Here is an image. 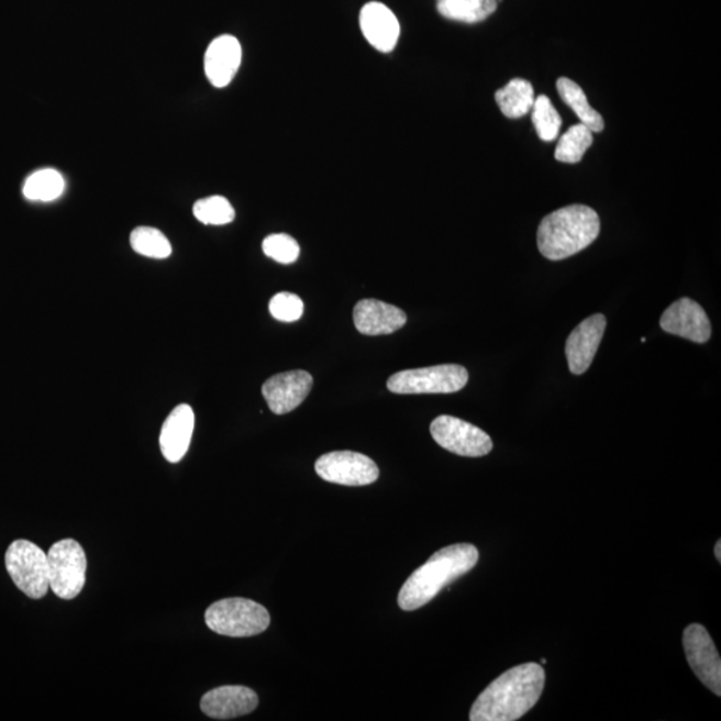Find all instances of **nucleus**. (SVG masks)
<instances>
[{
	"instance_id": "6ab92c4d",
	"label": "nucleus",
	"mask_w": 721,
	"mask_h": 721,
	"mask_svg": "<svg viewBox=\"0 0 721 721\" xmlns=\"http://www.w3.org/2000/svg\"><path fill=\"white\" fill-rule=\"evenodd\" d=\"M558 96L562 97L563 102L574 111V113L579 117V120L583 124L590 130L592 133H601L606 127V122L602 120L599 111H596L592 106L589 104L586 95L579 85L570 80L569 78H561L556 84Z\"/></svg>"
},
{
	"instance_id": "f03ea898",
	"label": "nucleus",
	"mask_w": 721,
	"mask_h": 721,
	"mask_svg": "<svg viewBox=\"0 0 721 721\" xmlns=\"http://www.w3.org/2000/svg\"><path fill=\"white\" fill-rule=\"evenodd\" d=\"M478 551L472 544L446 546L415 569L403 584L399 606L403 611H415L431 602L446 586L468 574L478 563Z\"/></svg>"
},
{
	"instance_id": "4468645a",
	"label": "nucleus",
	"mask_w": 721,
	"mask_h": 721,
	"mask_svg": "<svg viewBox=\"0 0 721 721\" xmlns=\"http://www.w3.org/2000/svg\"><path fill=\"white\" fill-rule=\"evenodd\" d=\"M258 696L244 686H223L203 695L201 710L207 717L230 720L252 713L258 707Z\"/></svg>"
},
{
	"instance_id": "6e6552de",
	"label": "nucleus",
	"mask_w": 721,
	"mask_h": 721,
	"mask_svg": "<svg viewBox=\"0 0 721 721\" xmlns=\"http://www.w3.org/2000/svg\"><path fill=\"white\" fill-rule=\"evenodd\" d=\"M431 434L441 447L463 457H482L493 450L488 433L452 415H440L434 420Z\"/></svg>"
},
{
	"instance_id": "393cba45",
	"label": "nucleus",
	"mask_w": 721,
	"mask_h": 721,
	"mask_svg": "<svg viewBox=\"0 0 721 721\" xmlns=\"http://www.w3.org/2000/svg\"><path fill=\"white\" fill-rule=\"evenodd\" d=\"M532 121L541 141H555L561 133L563 120L548 97L540 96L534 99Z\"/></svg>"
},
{
	"instance_id": "a878e982",
	"label": "nucleus",
	"mask_w": 721,
	"mask_h": 721,
	"mask_svg": "<svg viewBox=\"0 0 721 721\" xmlns=\"http://www.w3.org/2000/svg\"><path fill=\"white\" fill-rule=\"evenodd\" d=\"M192 214L203 225L222 226L233 222L235 211L225 197L213 196L197 201L192 208Z\"/></svg>"
},
{
	"instance_id": "b1692460",
	"label": "nucleus",
	"mask_w": 721,
	"mask_h": 721,
	"mask_svg": "<svg viewBox=\"0 0 721 721\" xmlns=\"http://www.w3.org/2000/svg\"><path fill=\"white\" fill-rule=\"evenodd\" d=\"M130 245L135 253L153 259H166L171 256L173 247L166 235L158 229L141 226L130 234Z\"/></svg>"
},
{
	"instance_id": "4be33fe9",
	"label": "nucleus",
	"mask_w": 721,
	"mask_h": 721,
	"mask_svg": "<svg viewBox=\"0 0 721 721\" xmlns=\"http://www.w3.org/2000/svg\"><path fill=\"white\" fill-rule=\"evenodd\" d=\"M65 191V179L54 169H43L30 176L23 186V195L30 201L52 202Z\"/></svg>"
},
{
	"instance_id": "ddd939ff",
	"label": "nucleus",
	"mask_w": 721,
	"mask_h": 721,
	"mask_svg": "<svg viewBox=\"0 0 721 721\" xmlns=\"http://www.w3.org/2000/svg\"><path fill=\"white\" fill-rule=\"evenodd\" d=\"M606 328V315L594 314L584 320L569 334L567 344H565V356H567L572 375L580 376L592 365Z\"/></svg>"
},
{
	"instance_id": "c85d7f7f",
	"label": "nucleus",
	"mask_w": 721,
	"mask_h": 721,
	"mask_svg": "<svg viewBox=\"0 0 721 721\" xmlns=\"http://www.w3.org/2000/svg\"><path fill=\"white\" fill-rule=\"evenodd\" d=\"M714 555H717L718 562H721V541L719 540L717 545H714Z\"/></svg>"
},
{
	"instance_id": "9d476101",
	"label": "nucleus",
	"mask_w": 721,
	"mask_h": 721,
	"mask_svg": "<svg viewBox=\"0 0 721 721\" xmlns=\"http://www.w3.org/2000/svg\"><path fill=\"white\" fill-rule=\"evenodd\" d=\"M689 667L698 679L714 695H721V661L710 633L700 624L686 628L683 635Z\"/></svg>"
},
{
	"instance_id": "20e7f679",
	"label": "nucleus",
	"mask_w": 721,
	"mask_h": 721,
	"mask_svg": "<svg viewBox=\"0 0 721 721\" xmlns=\"http://www.w3.org/2000/svg\"><path fill=\"white\" fill-rule=\"evenodd\" d=\"M211 631L229 637H252L269 628L270 614L258 602L232 598L214 602L204 613Z\"/></svg>"
},
{
	"instance_id": "423d86ee",
	"label": "nucleus",
	"mask_w": 721,
	"mask_h": 721,
	"mask_svg": "<svg viewBox=\"0 0 721 721\" xmlns=\"http://www.w3.org/2000/svg\"><path fill=\"white\" fill-rule=\"evenodd\" d=\"M11 580L30 599L45 598L49 589L47 555L27 540H16L5 552Z\"/></svg>"
},
{
	"instance_id": "1a4fd4ad",
	"label": "nucleus",
	"mask_w": 721,
	"mask_h": 721,
	"mask_svg": "<svg viewBox=\"0 0 721 721\" xmlns=\"http://www.w3.org/2000/svg\"><path fill=\"white\" fill-rule=\"evenodd\" d=\"M315 472L322 480L346 487H364L377 481L380 469L368 456L357 452H332L317 459Z\"/></svg>"
},
{
	"instance_id": "bb28decb",
	"label": "nucleus",
	"mask_w": 721,
	"mask_h": 721,
	"mask_svg": "<svg viewBox=\"0 0 721 721\" xmlns=\"http://www.w3.org/2000/svg\"><path fill=\"white\" fill-rule=\"evenodd\" d=\"M265 256L275 259L276 263L289 265L296 263L300 257V245L288 234H271L263 242Z\"/></svg>"
},
{
	"instance_id": "f257e3e1",
	"label": "nucleus",
	"mask_w": 721,
	"mask_h": 721,
	"mask_svg": "<svg viewBox=\"0 0 721 721\" xmlns=\"http://www.w3.org/2000/svg\"><path fill=\"white\" fill-rule=\"evenodd\" d=\"M545 687L544 668L537 663L518 665L484 689L472 707V721H514L537 705Z\"/></svg>"
},
{
	"instance_id": "412c9836",
	"label": "nucleus",
	"mask_w": 721,
	"mask_h": 721,
	"mask_svg": "<svg viewBox=\"0 0 721 721\" xmlns=\"http://www.w3.org/2000/svg\"><path fill=\"white\" fill-rule=\"evenodd\" d=\"M497 5V0H437V11L446 20L468 24L488 20Z\"/></svg>"
},
{
	"instance_id": "a211bd4d",
	"label": "nucleus",
	"mask_w": 721,
	"mask_h": 721,
	"mask_svg": "<svg viewBox=\"0 0 721 721\" xmlns=\"http://www.w3.org/2000/svg\"><path fill=\"white\" fill-rule=\"evenodd\" d=\"M354 325L365 335H387L406 325L407 314L393 304L378 300H363L353 312Z\"/></svg>"
},
{
	"instance_id": "f3484780",
	"label": "nucleus",
	"mask_w": 721,
	"mask_h": 721,
	"mask_svg": "<svg viewBox=\"0 0 721 721\" xmlns=\"http://www.w3.org/2000/svg\"><path fill=\"white\" fill-rule=\"evenodd\" d=\"M196 415L188 403H180L164 422L159 436L162 455L171 464H177L189 451Z\"/></svg>"
},
{
	"instance_id": "cd10ccee",
	"label": "nucleus",
	"mask_w": 721,
	"mask_h": 721,
	"mask_svg": "<svg viewBox=\"0 0 721 721\" xmlns=\"http://www.w3.org/2000/svg\"><path fill=\"white\" fill-rule=\"evenodd\" d=\"M269 310L278 321L295 322L303 314V302L300 297L284 291L271 298Z\"/></svg>"
},
{
	"instance_id": "5701e85b",
	"label": "nucleus",
	"mask_w": 721,
	"mask_h": 721,
	"mask_svg": "<svg viewBox=\"0 0 721 721\" xmlns=\"http://www.w3.org/2000/svg\"><path fill=\"white\" fill-rule=\"evenodd\" d=\"M592 143L594 133L586 124L577 123L558 141L555 158L563 164H579Z\"/></svg>"
},
{
	"instance_id": "0eeeda50",
	"label": "nucleus",
	"mask_w": 721,
	"mask_h": 721,
	"mask_svg": "<svg viewBox=\"0 0 721 721\" xmlns=\"http://www.w3.org/2000/svg\"><path fill=\"white\" fill-rule=\"evenodd\" d=\"M49 589L62 600H73L86 583V553L73 539L60 540L47 553Z\"/></svg>"
},
{
	"instance_id": "dca6fc26",
	"label": "nucleus",
	"mask_w": 721,
	"mask_h": 721,
	"mask_svg": "<svg viewBox=\"0 0 721 721\" xmlns=\"http://www.w3.org/2000/svg\"><path fill=\"white\" fill-rule=\"evenodd\" d=\"M242 62L241 43L233 35H221L210 43L204 54V74L209 82L223 89L232 82Z\"/></svg>"
},
{
	"instance_id": "7ed1b4c3",
	"label": "nucleus",
	"mask_w": 721,
	"mask_h": 721,
	"mask_svg": "<svg viewBox=\"0 0 721 721\" xmlns=\"http://www.w3.org/2000/svg\"><path fill=\"white\" fill-rule=\"evenodd\" d=\"M599 234V214L586 204H570L541 221L539 251L546 259L562 260L592 245Z\"/></svg>"
},
{
	"instance_id": "2eb2a0df",
	"label": "nucleus",
	"mask_w": 721,
	"mask_h": 721,
	"mask_svg": "<svg viewBox=\"0 0 721 721\" xmlns=\"http://www.w3.org/2000/svg\"><path fill=\"white\" fill-rule=\"evenodd\" d=\"M359 26L365 40L378 52H393L399 42L400 22L384 3H366L359 12Z\"/></svg>"
},
{
	"instance_id": "aec40b11",
	"label": "nucleus",
	"mask_w": 721,
	"mask_h": 721,
	"mask_svg": "<svg viewBox=\"0 0 721 721\" xmlns=\"http://www.w3.org/2000/svg\"><path fill=\"white\" fill-rule=\"evenodd\" d=\"M501 113L511 120L530 114L534 103L533 86L525 79L514 78L496 92Z\"/></svg>"
},
{
	"instance_id": "f8f14e48",
	"label": "nucleus",
	"mask_w": 721,
	"mask_h": 721,
	"mask_svg": "<svg viewBox=\"0 0 721 721\" xmlns=\"http://www.w3.org/2000/svg\"><path fill=\"white\" fill-rule=\"evenodd\" d=\"M313 388V377L304 370H290L273 376L263 385V396L273 413L293 412L307 400Z\"/></svg>"
},
{
	"instance_id": "9b49d317",
	"label": "nucleus",
	"mask_w": 721,
	"mask_h": 721,
	"mask_svg": "<svg viewBox=\"0 0 721 721\" xmlns=\"http://www.w3.org/2000/svg\"><path fill=\"white\" fill-rule=\"evenodd\" d=\"M664 332L706 344L711 339L712 326L706 310L691 298L683 297L665 310L661 319Z\"/></svg>"
},
{
	"instance_id": "39448f33",
	"label": "nucleus",
	"mask_w": 721,
	"mask_h": 721,
	"mask_svg": "<svg viewBox=\"0 0 721 721\" xmlns=\"http://www.w3.org/2000/svg\"><path fill=\"white\" fill-rule=\"evenodd\" d=\"M469 373L462 365L446 364L401 370L388 380L396 395H451L465 388Z\"/></svg>"
}]
</instances>
